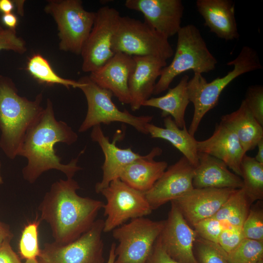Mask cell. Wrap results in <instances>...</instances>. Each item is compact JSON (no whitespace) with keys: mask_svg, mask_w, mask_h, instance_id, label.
I'll return each instance as SVG.
<instances>
[{"mask_svg":"<svg viewBox=\"0 0 263 263\" xmlns=\"http://www.w3.org/2000/svg\"><path fill=\"white\" fill-rule=\"evenodd\" d=\"M78 139L77 133L66 122L57 121L55 116L53 105L47 99L46 106L38 121L28 131L18 156L25 157L27 164L22 170L23 178L34 183L44 172L56 169L65 174L67 178H73L82 168L77 165L79 156L67 164L61 163L54 149L58 143L70 145Z\"/></svg>","mask_w":263,"mask_h":263,"instance_id":"obj_1","label":"cell"},{"mask_svg":"<svg viewBox=\"0 0 263 263\" xmlns=\"http://www.w3.org/2000/svg\"><path fill=\"white\" fill-rule=\"evenodd\" d=\"M78 183L73 178L54 182L38 207L40 220L51 229L54 242L65 244L74 241L92 226L102 201L79 196Z\"/></svg>","mask_w":263,"mask_h":263,"instance_id":"obj_2","label":"cell"},{"mask_svg":"<svg viewBox=\"0 0 263 263\" xmlns=\"http://www.w3.org/2000/svg\"><path fill=\"white\" fill-rule=\"evenodd\" d=\"M42 94L34 100L20 96L8 77L0 76V148L6 156L14 159L29 129L41 115Z\"/></svg>","mask_w":263,"mask_h":263,"instance_id":"obj_3","label":"cell"},{"mask_svg":"<svg viewBox=\"0 0 263 263\" xmlns=\"http://www.w3.org/2000/svg\"><path fill=\"white\" fill-rule=\"evenodd\" d=\"M226 65L234 67L223 77L208 82L202 74L194 73L188 81V97L194 106L188 131L192 136H194L205 114L218 104L221 94L231 82L243 74L263 68L257 52L248 46H243L237 56Z\"/></svg>","mask_w":263,"mask_h":263,"instance_id":"obj_4","label":"cell"},{"mask_svg":"<svg viewBox=\"0 0 263 263\" xmlns=\"http://www.w3.org/2000/svg\"><path fill=\"white\" fill-rule=\"evenodd\" d=\"M177 35L173 58L169 65L162 69L154 86V95L166 91L176 76L187 71L191 70L194 73L202 74L216 68L217 60L195 25L190 24L182 26Z\"/></svg>","mask_w":263,"mask_h":263,"instance_id":"obj_5","label":"cell"},{"mask_svg":"<svg viewBox=\"0 0 263 263\" xmlns=\"http://www.w3.org/2000/svg\"><path fill=\"white\" fill-rule=\"evenodd\" d=\"M112 49L114 54L152 56L166 61L174 53L169 38L145 22L129 16H120L113 38Z\"/></svg>","mask_w":263,"mask_h":263,"instance_id":"obj_6","label":"cell"},{"mask_svg":"<svg viewBox=\"0 0 263 263\" xmlns=\"http://www.w3.org/2000/svg\"><path fill=\"white\" fill-rule=\"evenodd\" d=\"M44 10L55 20L60 50L80 55L93 27L95 12L86 10L80 0H51Z\"/></svg>","mask_w":263,"mask_h":263,"instance_id":"obj_7","label":"cell"},{"mask_svg":"<svg viewBox=\"0 0 263 263\" xmlns=\"http://www.w3.org/2000/svg\"><path fill=\"white\" fill-rule=\"evenodd\" d=\"M78 81L81 84L79 89L84 94L87 102L86 115L79 132H85L101 124L118 122L129 124L138 132L148 134L146 126L152 120V116H135L126 110H120L112 100V93L99 87L88 76L81 77Z\"/></svg>","mask_w":263,"mask_h":263,"instance_id":"obj_8","label":"cell"},{"mask_svg":"<svg viewBox=\"0 0 263 263\" xmlns=\"http://www.w3.org/2000/svg\"><path fill=\"white\" fill-rule=\"evenodd\" d=\"M164 224L142 217L114 228L113 236L119 242L114 263H146Z\"/></svg>","mask_w":263,"mask_h":263,"instance_id":"obj_9","label":"cell"},{"mask_svg":"<svg viewBox=\"0 0 263 263\" xmlns=\"http://www.w3.org/2000/svg\"><path fill=\"white\" fill-rule=\"evenodd\" d=\"M104 221L96 220L78 238L65 244L46 243L38 257L39 263H104L102 239Z\"/></svg>","mask_w":263,"mask_h":263,"instance_id":"obj_10","label":"cell"},{"mask_svg":"<svg viewBox=\"0 0 263 263\" xmlns=\"http://www.w3.org/2000/svg\"><path fill=\"white\" fill-rule=\"evenodd\" d=\"M100 193L105 197L104 232L113 231L129 219L150 214L152 212L145 193L137 190L118 178L112 181Z\"/></svg>","mask_w":263,"mask_h":263,"instance_id":"obj_11","label":"cell"},{"mask_svg":"<svg viewBox=\"0 0 263 263\" xmlns=\"http://www.w3.org/2000/svg\"><path fill=\"white\" fill-rule=\"evenodd\" d=\"M120 16L116 9L108 6L95 12L93 27L80 54L84 72L90 73L98 69L114 55L112 39Z\"/></svg>","mask_w":263,"mask_h":263,"instance_id":"obj_12","label":"cell"},{"mask_svg":"<svg viewBox=\"0 0 263 263\" xmlns=\"http://www.w3.org/2000/svg\"><path fill=\"white\" fill-rule=\"evenodd\" d=\"M158 239L166 253L178 263H198L194 253L197 236L172 203Z\"/></svg>","mask_w":263,"mask_h":263,"instance_id":"obj_13","label":"cell"},{"mask_svg":"<svg viewBox=\"0 0 263 263\" xmlns=\"http://www.w3.org/2000/svg\"><path fill=\"white\" fill-rule=\"evenodd\" d=\"M195 168L184 156L167 168L153 186L145 192L152 210L193 189Z\"/></svg>","mask_w":263,"mask_h":263,"instance_id":"obj_14","label":"cell"},{"mask_svg":"<svg viewBox=\"0 0 263 263\" xmlns=\"http://www.w3.org/2000/svg\"><path fill=\"white\" fill-rule=\"evenodd\" d=\"M125 6L141 12L144 22L168 38L182 27L184 7L181 0H126Z\"/></svg>","mask_w":263,"mask_h":263,"instance_id":"obj_15","label":"cell"},{"mask_svg":"<svg viewBox=\"0 0 263 263\" xmlns=\"http://www.w3.org/2000/svg\"><path fill=\"white\" fill-rule=\"evenodd\" d=\"M235 189L195 188L171 201L189 225L212 217Z\"/></svg>","mask_w":263,"mask_h":263,"instance_id":"obj_16","label":"cell"},{"mask_svg":"<svg viewBox=\"0 0 263 263\" xmlns=\"http://www.w3.org/2000/svg\"><path fill=\"white\" fill-rule=\"evenodd\" d=\"M135 67L133 56L118 52L88 76L99 87L111 91L122 103L130 104L128 82Z\"/></svg>","mask_w":263,"mask_h":263,"instance_id":"obj_17","label":"cell"},{"mask_svg":"<svg viewBox=\"0 0 263 263\" xmlns=\"http://www.w3.org/2000/svg\"><path fill=\"white\" fill-rule=\"evenodd\" d=\"M197 150L221 160L234 173L241 176L240 165L246 153L233 129L225 122L221 120L216 124L210 137L197 141Z\"/></svg>","mask_w":263,"mask_h":263,"instance_id":"obj_18","label":"cell"},{"mask_svg":"<svg viewBox=\"0 0 263 263\" xmlns=\"http://www.w3.org/2000/svg\"><path fill=\"white\" fill-rule=\"evenodd\" d=\"M116 135L113 141L110 142L109 137L105 135L100 125L94 127L91 133L92 140L98 144L105 157L101 167L102 179L95 186V190L97 193L107 188L112 181L119 178L121 172L126 166L144 156L134 152L131 147L121 149L117 147L116 142L121 135Z\"/></svg>","mask_w":263,"mask_h":263,"instance_id":"obj_19","label":"cell"},{"mask_svg":"<svg viewBox=\"0 0 263 263\" xmlns=\"http://www.w3.org/2000/svg\"><path fill=\"white\" fill-rule=\"evenodd\" d=\"M135 67L128 82L130 106L133 111L139 110L153 94L157 79L167 61L152 56H133Z\"/></svg>","mask_w":263,"mask_h":263,"instance_id":"obj_20","label":"cell"},{"mask_svg":"<svg viewBox=\"0 0 263 263\" xmlns=\"http://www.w3.org/2000/svg\"><path fill=\"white\" fill-rule=\"evenodd\" d=\"M196 5L205 26L218 38L226 41L239 38L233 1L197 0Z\"/></svg>","mask_w":263,"mask_h":263,"instance_id":"obj_21","label":"cell"},{"mask_svg":"<svg viewBox=\"0 0 263 263\" xmlns=\"http://www.w3.org/2000/svg\"><path fill=\"white\" fill-rule=\"evenodd\" d=\"M228 168L221 160L207 153L198 152V164L195 168L192 181L193 188H242V178Z\"/></svg>","mask_w":263,"mask_h":263,"instance_id":"obj_22","label":"cell"},{"mask_svg":"<svg viewBox=\"0 0 263 263\" xmlns=\"http://www.w3.org/2000/svg\"><path fill=\"white\" fill-rule=\"evenodd\" d=\"M162 150L154 147L150 153L126 166L121 172L119 179L131 188L146 192L161 177L168 168L166 161H156Z\"/></svg>","mask_w":263,"mask_h":263,"instance_id":"obj_23","label":"cell"},{"mask_svg":"<svg viewBox=\"0 0 263 263\" xmlns=\"http://www.w3.org/2000/svg\"><path fill=\"white\" fill-rule=\"evenodd\" d=\"M164 128L150 123L146 126L148 134L152 138H159L168 141L178 150L195 167L198 164L197 140L191 135L186 126L179 128L170 116L164 117Z\"/></svg>","mask_w":263,"mask_h":263,"instance_id":"obj_24","label":"cell"},{"mask_svg":"<svg viewBox=\"0 0 263 263\" xmlns=\"http://www.w3.org/2000/svg\"><path fill=\"white\" fill-rule=\"evenodd\" d=\"M189 76H183L178 84L169 89L164 95L150 98L146 100L142 106L158 108L162 111L161 115L165 117L170 116L176 125L180 129L186 126L185 114L189 103L187 85Z\"/></svg>","mask_w":263,"mask_h":263,"instance_id":"obj_25","label":"cell"},{"mask_svg":"<svg viewBox=\"0 0 263 263\" xmlns=\"http://www.w3.org/2000/svg\"><path fill=\"white\" fill-rule=\"evenodd\" d=\"M221 120L233 129L245 153L254 149L263 138V126L253 116L244 100L237 110L222 116Z\"/></svg>","mask_w":263,"mask_h":263,"instance_id":"obj_26","label":"cell"},{"mask_svg":"<svg viewBox=\"0 0 263 263\" xmlns=\"http://www.w3.org/2000/svg\"><path fill=\"white\" fill-rule=\"evenodd\" d=\"M252 203L243 188L235 189L212 217L225 227L242 228Z\"/></svg>","mask_w":263,"mask_h":263,"instance_id":"obj_27","label":"cell"},{"mask_svg":"<svg viewBox=\"0 0 263 263\" xmlns=\"http://www.w3.org/2000/svg\"><path fill=\"white\" fill-rule=\"evenodd\" d=\"M243 188L254 202L263 198V163L254 157L244 155L240 165Z\"/></svg>","mask_w":263,"mask_h":263,"instance_id":"obj_28","label":"cell"},{"mask_svg":"<svg viewBox=\"0 0 263 263\" xmlns=\"http://www.w3.org/2000/svg\"><path fill=\"white\" fill-rule=\"evenodd\" d=\"M26 70L38 82L48 85L59 84L67 89L79 88L81 84L78 81L63 78L53 70L48 61L41 55L37 54L29 58Z\"/></svg>","mask_w":263,"mask_h":263,"instance_id":"obj_29","label":"cell"},{"mask_svg":"<svg viewBox=\"0 0 263 263\" xmlns=\"http://www.w3.org/2000/svg\"><path fill=\"white\" fill-rule=\"evenodd\" d=\"M228 263H254L263 259V242L244 238L226 255Z\"/></svg>","mask_w":263,"mask_h":263,"instance_id":"obj_30","label":"cell"},{"mask_svg":"<svg viewBox=\"0 0 263 263\" xmlns=\"http://www.w3.org/2000/svg\"><path fill=\"white\" fill-rule=\"evenodd\" d=\"M41 221L30 222L23 229L19 241V248L20 257L26 260L35 259L40 250L38 244V228Z\"/></svg>","mask_w":263,"mask_h":263,"instance_id":"obj_31","label":"cell"},{"mask_svg":"<svg viewBox=\"0 0 263 263\" xmlns=\"http://www.w3.org/2000/svg\"><path fill=\"white\" fill-rule=\"evenodd\" d=\"M193 250L198 263H228L226 252L218 244L198 236L195 240Z\"/></svg>","mask_w":263,"mask_h":263,"instance_id":"obj_32","label":"cell"},{"mask_svg":"<svg viewBox=\"0 0 263 263\" xmlns=\"http://www.w3.org/2000/svg\"><path fill=\"white\" fill-rule=\"evenodd\" d=\"M242 231L245 238L263 242V209L257 204L250 207Z\"/></svg>","mask_w":263,"mask_h":263,"instance_id":"obj_33","label":"cell"},{"mask_svg":"<svg viewBox=\"0 0 263 263\" xmlns=\"http://www.w3.org/2000/svg\"><path fill=\"white\" fill-rule=\"evenodd\" d=\"M258 122L263 126V87L261 85L249 86L243 99Z\"/></svg>","mask_w":263,"mask_h":263,"instance_id":"obj_34","label":"cell"},{"mask_svg":"<svg viewBox=\"0 0 263 263\" xmlns=\"http://www.w3.org/2000/svg\"><path fill=\"white\" fill-rule=\"evenodd\" d=\"M193 227L197 236L216 244L218 243L219 236L225 228L219 221L212 217L199 222Z\"/></svg>","mask_w":263,"mask_h":263,"instance_id":"obj_35","label":"cell"},{"mask_svg":"<svg viewBox=\"0 0 263 263\" xmlns=\"http://www.w3.org/2000/svg\"><path fill=\"white\" fill-rule=\"evenodd\" d=\"M10 50L20 54L26 51L23 39L18 37L15 30L3 29L0 32V51Z\"/></svg>","mask_w":263,"mask_h":263,"instance_id":"obj_36","label":"cell"},{"mask_svg":"<svg viewBox=\"0 0 263 263\" xmlns=\"http://www.w3.org/2000/svg\"><path fill=\"white\" fill-rule=\"evenodd\" d=\"M244 238L242 228L225 227L217 244L228 253L236 248Z\"/></svg>","mask_w":263,"mask_h":263,"instance_id":"obj_37","label":"cell"},{"mask_svg":"<svg viewBox=\"0 0 263 263\" xmlns=\"http://www.w3.org/2000/svg\"><path fill=\"white\" fill-rule=\"evenodd\" d=\"M146 263H178L166 253L161 246L158 238Z\"/></svg>","mask_w":263,"mask_h":263,"instance_id":"obj_38","label":"cell"},{"mask_svg":"<svg viewBox=\"0 0 263 263\" xmlns=\"http://www.w3.org/2000/svg\"><path fill=\"white\" fill-rule=\"evenodd\" d=\"M11 240H5L0 246V263H22L11 245Z\"/></svg>","mask_w":263,"mask_h":263,"instance_id":"obj_39","label":"cell"},{"mask_svg":"<svg viewBox=\"0 0 263 263\" xmlns=\"http://www.w3.org/2000/svg\"><path fill=\"white\" fill-rule=\"evenodd\" d=\"M13 237L9 225L0 221V246L5 240H11Z\"/></svg>","mask_w":263,"mask_h":263,"instance_id":"obj_40","label":"cell"},{"mask_svg":"<svg viewBox=\"0 0 263 263\" xmlns=\"http://www.w3.org/2000/svg\"><path fill=\"white\" fill-rule=\"evenodd\" d=\"M2 20L3 24L8 29L11 30H15L18 24L17 17L12 13L4 14L2 17Z\"/></svg>","mask_w":263,"mask_h":263,"instance_id":"obj_41","label":"cell"},{"mask_svg":"<svg viewBox=\"0 0 263 263\" xmlns=\"http://www.w3.org/2000/svg\"><path fill=\"white\" fill-rule=\"evenodd\" d=\"M14 4L10 0H0V11L4 14L11 13Z\"/></svg>","mask_w":263,"mask_h":263,"instance_id":"obj_42","label":"cell"},{"mask_svg":"<svg viewBox=\"0 0 263 263\" xmlns=\"http://www.w3.org/2000/svg\"><path fill=\"white\" fill-rule=\"evenodd\" d=\"M257 147L258 152L254 158L259 163H263V138L258 142Z\"/></svg>","mask_w":263,"mask_h":263,"instance_id":"obj_43","label":"cell"},{"mask_svg":"<svg viewBox=\"0 0 263 263\" xmlns=\"http://www.w3.org/2000/svg\"><path fill=\"white\" fill-rule=\"evenodd\" d=\"M116 247V245L115 243H113L111 244L110 251H109V258L107 263H114L115 259H116V255L115 254V249Z\"/></svg>","mask_w":263,"mask_h":263,"instance_id":"obj_44","label":"cell"},{"mask_svg":"<svg viewBox=\"0 0 263 263\" xmlns=\"http://www.w3.org/2000/svg\"><path fill=\"white\" fill-rule=\"evenodd\" d=\"M14 3H15V6L17 7V12L18 14L22 16L24 15V4L25 3V0H16L13 1Z\"/></svg>","mask_w":263,"mask_h":263,"instance_id":"obj_45","label":"cell"},{"mask_svg":"<svg viewBox=\"0 0 263 263\" xmlns=\"http://www.w3.org/2000/svg\"><path fill=\"white\" fill-rule=\"evenodd\" d=\"M23 263H39L37 259L26 260Z\"/></svg>","mask_w":263,"mask_h":263,"instance_id":"obj_46","label":"cell"},{"mask_svg":"<svg viewBox=\"0 0 263 263\" xmlns=\"http://www.w3.org/2000/svg\"><path fill=\"white\" fill-rule=\"evenodd\" d=\"M0 167H1V163L0 162V185L3 183L2 178L0 174Z\"/></svg>","mask_w":263,"mask_h":263,"instance_id":"obj_47","label":"cell"},{"mask_svg":"<svg viewBox=\"0 0 263 263\" xmlns=\"http://www.w3.org/2000/svg\"><path fill=\"white\" fill-rule=\"evenodd\" d=\"M263 263V259L262 260H261L256 263Z\"/></svg>","mask_w":263,"mask_h":263,"instance_id":"obj_48","label":"cell"},{"mask_svg":"<svg viewBox=\"0 0 263 263\" xmlns=\"http://www.w3.org/2000/svg\"><path fill=\"white\" fill-rule=\"evenodd\" d=\"M3 29L2 28V27H1V26L0 25V32H1V31H2Z\"/></svg>","mask_w":263,"mask_h":263,"instance_id":"obj_49","label":"cell"}]
</instances>
